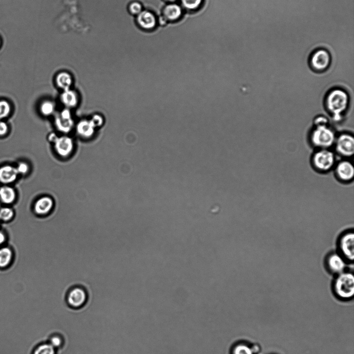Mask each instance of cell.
<instances>
[{"mask_svg": "<svg viewBox=\"0 0 354 354\" xmlns=\"http://www.w3.org/2000/svg\"><path fill=\"white\" fill-rule=\"evenodd\" d=\"M252 352L254 354L256 353L259 351V347L258 345H254V347H251Z\"/></svg>", "mask_w": 354, "mask_h": 354, "instance_id": "obj_33", "label": "cell"}, {"mask_svg": "<svg viewBox=\"0 0 354 354\" xmlns=\"http://www.w3.org/2000/svg\"><path fill=\"white\" fill-rule=\"evenodd\" d=\"M333 170L336 179L341 183L348 184L353 182L354 167L349 159L345 158L336 163Z\"/></svg>", "mask_w": 354, "mask_h": 354, "instance_id": "obj_9", "label": "cell"}, {"mask_svg": "<svg viewBox=\"0 0 354 354\" xmlns=\"http://www.w3.org/2000/svg\"><path fill=\"white\" fill-rule=\"evenodd\" d=\"M137 22L141 29L151 30L156 28L157 20L153 12L148 10H143L137 16Z\"/></svg>", "mask_w": 354, "mask_h": 354, "instance_id": "obj_11", "label": "cell"}, {"mask_svg": "<svg viewBox=\"0 0 354 354\" xmlns=\"http://www.w3.org/2000/svg\"><path fill=\"white\" fill-rule=\"evenodd\" d=\"M324 265L327 271L335 276L347 271V268L350 265L337 251H332L327 255Z\"/></svg>", "mask_w": 354, "mask_h": 354, "instance_id": "obj_8", "label": "cell"}, {"mask_svg": "<svg viewBox=\"0 0 354 354\" xmlns=\"http://www.w3.org/2000/svg\"><path fill=\"white\" fill-rule=\"evenodd\" d=\"M49 343L56 350L62 347L64 341L62 337L59 334H53L49 339Z\"/></svg>", "mask_w": 354, "mask_h": 354, "instance_id": "obj_23", "label": "cell"}, {"mask_svg": "<svg viewBox=\"0 0 354 354\" xmlns=\"http://www.w3.org/2000/svg\"><path fill=\"white\" fill-rule=\"evenodd\" d=\"M53 199L49 197H43L38 199L34 205V211L41 216H44L52 211L54 207Z\"/></svg>", "mask_w": 354, "mask_h": 354, "instance_id": "obj_12", "label": "cell"}, {"mask_svg": "<svg viewBox=\"0 0 354 354\" xmlns=\"http://www.w3.org/2000/svg\"><path fill=\"white\" fill-rule=\"evenodd\" d=\"M232 354H254L251 347L244 343L234 345L231 351Z\"/></svg>", "mask_w": 354, "mask_h": 354, "instance_id": "obj_21", "label": "cell"}, {"mask_svg": "<svg viewBox=\"0 0 354 354\" xmlns=\"http://www.w3.org/2000/svg\"><path fill=\"white\" fill-rule=\"evenodd\" d=\"M88 298V294L85 289L76 287L67 292L66 301L67 305L71 309L78 310L86 304Z\"/></svg>", "mask_w": 354, "mask_h": 354, "instance_id": "obj_10", "label": "cell"}, {"mask_svg": "<svg viewBox=\"0 0 354 354\" xmlns=\"http://www.w3.org/2000/svg\"><path fill=\"white\" fill-rule=\"evenodd\" d=\"M330 124L328 118L325 115H319L314 118L313 126L325 125Z\"/></svg>", "mask_w": 354, "mask_h": 354, "instance_id": "obj_26", "label": "cell"}, {"mask_svg": "<svg viewBox=\"0 0 354 354\" xmlns=\"http://www.w3.org/2000/svg\"><path fill=\"white\" fill-rule=\"evenodd\" d=\"M336 136L330 124L313 126L310 132L309 140L316 149H330L334 145Z\"/></svg>", "mask_w": 354, "mask_h": 354, "instance_id": "obj_2", "label": "cell"}, {"mask_svg": "<svg viewBox=\"0 0 354 354\" xmlns=\"http://www.w3.org/2000/svg\"><path fill=\"white\" fill-rule=\"evenodd\" d=\"M332 58L329 50L324 48H318L313 50L309 58V65L312 70L322 73L330 68Z\"/></svg>", "mask_w": 354, "mask_h": 354, "instance_id": "obj_5", "label": "cell"}, {"mask_svg": "<svg viewBox=\"0 0 354 354\" xmlns=\"http://www.w3.org/2000/svg\"><path fill=\"white\" fill-rule=\"evenodd\" d=\"M8 131V126L4 122L0 121V136H3Z\"/></svg>", "mask_w": 354, "mask_h": 354, "instance_id": "obj_31", "label": "cell"}, {"mask_svg": "<svg viewBox=\"0 0 354 354\" xmlns=\"http://www.w3.org/2000/svg\"><path fill=\"white\" fill-rule=\"evenodd\" d=\"M54 107L51 103H45L42 107V111L44 114H49L53 112Z\"/></svg>", "mask_w": 354, "mask_h": 354, "instance_id": "obj_30", "label": "cell"}, {"mask_svg": "<svg viewBox=\"0 0 354 354\" xmlns=\"http://www.w3.org/2000/svg\"><path fill=\"white\" fill-rule=\"evenodd\" d=\"M333 289L338 298L350 300L354 294V276L353 272L345 271L335 276Z\"/></svg>", "mask_w": 354, "mask_h": 354, "instance_id": "obj_4", "label": "cell"}, {"mask_svg": "<svg viewBox=\"0 0 354 354\" xmlns=\"http://www.w3.org/2000/svg\"><path fill=\"white\" fill-rule=\"evenodd\" d=\"M183 6L189 11H195L201 6L204 0H181Z\"/></svg>", "mask_w": 354, "mask_h": 354, "instance_id": "obj_22", "label": "cell"}, {"mask_svg": "<svg viewBox=\"0 0 354 354\" xmlns=\"http://www.w3.org/2000/svg\"><path fill=\"white\" fill-rule=\"evenodd\" d=\"M311 162L317 172L327 173L333 170L336 163L335 154L330 149H316L312 155Z\"/></svg>", "mask_w": 354, "mask_h": 354, "instance_id": "obj_3", "label": "cell"}, {"mask_svg": "<svg viewBox=\"0 0 354 354\" xmlns=\"http://www.w3.org/2000/svg\"><path fill=\"white\" fill-rule=\"evenodd\" d=\"M1 43H2V41H1V38H0V46H1Z\"/></svg>", "mask_w": 354, "mask_h": 354, "instance_id": "obj_35", "label": "cell"}, {"mask_svg": "<svg viewBox=\"0 0 354 354\" xmlns=\"http://www.w3.org/2000/svg\"><path fill=\"white\" fill-rule=\"evenodd\" d=\"M16 168L6 165L0 168V182L8 185L15 182L19 176Z\"/></svg>", "mask_w": 354, "mask_h": 354, "instance_id": "obj_14", "label": "cell"}, {"mask_svg": "<svg viewBox=\"0 0 354 354\" xmlns=\"http://www.w3.org/2000/svg\"><path fill=\"white\" fill-rule=\"evenodd\" d=\"M14 258V252L11 248L8 246L0 247V268L8 267L12 264Z\"/></svg>", "mask_w": 354, "mask_h": 354, "instance_id": "obj_16", "label": "cell"}, {"mask_svg": "<svg viewBox=\"0 0 354 354\" xmlns=\"http://www.w3.org/2000/svg\"><path fill=\"white\" fill-rule=\"evenodd\" d=\"M31 354H57V350L48 343H41L33 349Z\"/></svg>", "mask_w": 354, "mask_h": 354, "instance_id": "obj_17", "label": "cell"}, {"mask_svg": "<svg viewBox=\"0 0 354 354\" xmlns=\"http://www.w3.org/2000/svg\"><path fill=\"white\" fill-rule=\"evenodd\" d=\"M11 111V106L6 101H0V119H4L9 115Z\"/></svg>", "mask_w": 354, "mask_h": 354, "instance_id": "obj_24", "label": "cell"}, {"mask_svg": "<svg viewBox=\"0 0 354 354\" xmlns=\"http://www.w3.org/2000/svg\"><path fill=\"white\" fill-rule=\"evenodd\" d=\"M165 1L170 3H174L175 2L178 1V0H165Z\"/></svg>", "mask_w": 354, "mask_h": 354, "instance_id": "obj_34", "label": "cell"}, {"mask_svg": "<svg viewBox=\"0 0 354 354\" xmlns=\"http://www.w3.org/2000/svg\"><path fill=\"white\" fill-rule=\"evenodd\" d=\"M56 81L59 86L67 89L72 83V77L69 73L62 72L57 75Z\"/></svg>", "mask_w": 354, "mask_h": 354, "instance_id": "obj_20", "label": "cell"}, {"mask_svg": "<svg viewBox=\"0 0 354 354\" xmlns=\"http://www.w3.org/2000/svg\"><path fill=\"white\" fill-rule=\"evenodd\" d=\"M16 168L19 174L26 175L29 171V167L26 163H20Z\"/></svg>", "mask_w": 354, "mask_h": 354, "instance_id": "obj_29", "label": "cell"}, {"mask_svg": "<svg viewBox=\"0 0 354 354\" xmlns=\"http://www.w3.org/2000/svg\"><path fill=\"white\" fill-rule=\"evenodd\" d=\"M14 216V210L10 206L0 208V222H10L13 220Z\"/></svg>", "mask_w": 354, "mask_h": 354, "instance_id": "obj_19", "label": "cell"}, {"mask_svg": "<svg viewBox=\"0 0 354 354\" xmlns=\"http://www.w3.org/2000/svg\"><path fill=\"white\" fill-rule=\"evenodd\" d=\"M72 142L68 138H62L59 140L57 143V148L58 153H60L62 155H66L70 153L72 149Z\"/></svg>", "mask_w": 354, "mask_h": 354, "instance_id": "obj_18", "label": "cell"}, {"mask_svg": "<svg viewBox=\"0 0 354 354\" xmlns=\"http://www.w3.org/2000/svg\"><path fill=\"white\" fill-rule=\"evenodd\" d=\"M333 146L337 155L349 158L354 154V138L350 133H342L336 136Z\"/></svg>", "mask_w": 354, "mask_h": 354, "instance_id": "obj_7", "label": "cell"}, {"mask_svg": "<svg viewBox=\"0 0 354 354\" xmlns=\"http://www.w3.org/2000/svg\"><path fill=\"white\" fill-rule=\"evenodd\" d=\"M63 100L66 105L72 106L76 103V97L71 92H65L63 96Z\"/></svg>", "mask_w": 354, "mask_h": 354, "instance_id": "obj_28", "label": "cell"}, {"mask_svg": "<svg viewBox=\"0 0 354 354\" xmlns=\"http://www.w3.org/2000/svg\"><path fill=\"white\" fill-rule=\"evenodd\" d=\"M337 251L346 260L349 264H353L354 260V232L348 229L342 232L337 240Z\"/></svg>", "mask_w": 354, "mask_h": 354, "instance_id": "obj_6", "label": "cell"}, {"mask_svg": "<svg viewBox=\"0 0 354 354\" xmlns=\"http://www.w3.org/2000/svg\"><path fill=\"white\" fill-rule=\"evenodd\" d=\"M7 239L6 234L2 231L0 230V247L3 245Z\"/></svg>", "mask_w": 354, "mask_h": 354, "instance_id": "obj_32", "label": "cell"}, {"mask_svg": "<svg viewBox=\"0 0 354 354\" xmlns=\"http://www.w3.org/2000/svg\"><path fill=\"white\" fill-rule=\"evenodd\" d=\"M163 15L167 21H178L183 15L182 8L178 4L169 3L163 8Z\"/></svg>", "mask_w": 354, "mask_h": 354, "instance_id": "obj_13", "label": "cell"}, {"mask_svg": "<svg viewBox=\"0 0 354 354\" xmlns=\"http://www.w3.org/2000/svg\"><path fill=\"white\" fill-rule=\"evenodd\" d=\"M18 195L15 189L9 185H3L0 187V201L5 206L14 204Z\"/></svg>", "mask_w": 354, "mask_h": 354, "instance_id": "obj_15", "label": "cell"}, {"mask_svg": "<svg viewBox=\"0 0 354 354\" xmlns=\"http://www.w3.org/2000/svg\"><path fill=\"white\" fill-rule=\"evenodd\" d=\"M143 5L138 1H133L128 6L129 12L132 15L138 16L143 11Z\"/></svg>", "mask_w": 354, "mask_h": 354, "instance_id": "obj_25", "label": "cell"}, {"mask_svg": "<svg viewBox=\"0 0 354 354\" xmlns=\"http://www.w3.org/2000/svg\"><path fill=\"white\" fill-rule=\"evenodd\" d=\"M349 92L341 88H334L329 90L325 96L324 105L333 120L341 122L350 106Z\"/></svg>", "mask_w": 354, "mask_h": 354, "instance_id": "obj_1", "label": "cell"}, {"mask_svg": "<svg viewBox=\"0 0 354 354\" xmlns=\"http://www.w3.org/2000/svg\"><path fill=\"white\" fill-rule=\"evenodd\" d=\"M91 124H87L85 122H83L79 125V131L81 133L85 134L86 135H89L92 133V126Z\"/></svg>", "mask_w": 354, "mask_h": 354, "instance_id": "obj_27", "label": "cell"}]
</instances>
